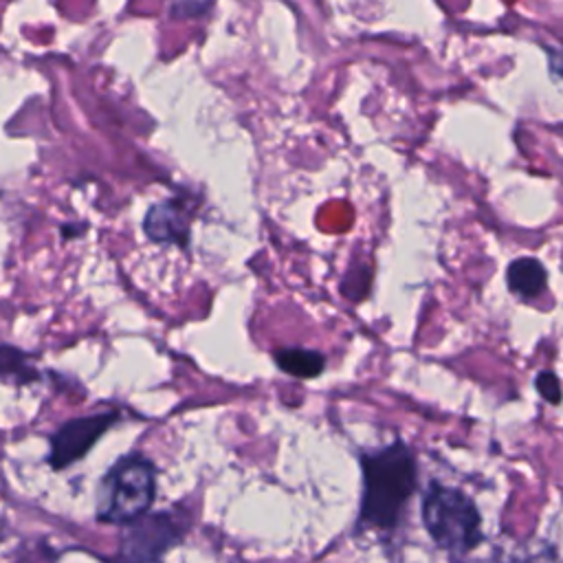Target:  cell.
I'll use <instances>...</instances> for the list:
<instances>
[{
    "instance_id": "obj_1",
    "label": "cell",
    "mask_w": 563,
    "mask_h": 563,
    "mask_svg": "<svg viewBox=\"0 0 563 563\" xmlns=\"http://www.w3.org/2000/svg\"><path fill=\"white\" fill-rule=\"evenodd\" d=\"M358 464L363 473V490L356 530L389 532L398 526L418 484L413 451L402 440H394L387 446L363 451Z\"/></svg>"
},
{
    "instance_id": "obj_2",
    "label": "cell",
    "mask_w": 563,
    "mask_h": 563,
    "mask_svg": "<svg viewBox=\"0 0 563 563\" xmlns=\"http://www.w3.org/2000/svg\"><path fill=\"white\" fill-rule=\"evenodd\" d=\"M422 523L435 545L453 556H464L484 541L475 501L438 479H431L422 495Z\"/></svg>"
},
{
    "instance_id": "obj_3",
    "label": "cell",
    "mask_w": 563,
    "mask_h": 563,
    "mask_svg": "<svg viewBox=\"0 0 563 563\" xmlns=\"http://www.w3.org/2000/svg\"><path fill=\"white\" fill-rule=\"evenodd\" d=\"M156 471L141 455L119 460L103 477L97 495V517L106 523H132L154 501Z\"/></svg>"
},
{
    "instance_id": "obj_4",
    "label": "cell",
    "mask_w": 563,
    "mask_h": 563,
    "mask_svg": "<svg viewBox=\"0 0 563 563\" xmlns=\"http://www.w3.org/2000/svg\"><path fill=\"white\" fill-rule=\"evenodd\" d=\"M180 537L172 515H150L130 523L114 563H152Z\"/></svg>"
},
{
    "instance_id": "obj_5",
    "label": "cell",
    "mask_w": 563,
    "mask_h": 563,
    "mask_svg": "<svg viewBox=\"0 0 563 563\" xmlns=\"http://www.w3.org/2000/svg\"><path fill=\"white\" fill-rule=\"evenodd\" d=\"M117 420V413H97L86 418H75L62 424L51 438L48 460L55 468H64L79 457L97 442V438Z\"/></svg>"
},
{
    "instance_id": "obj_6",
    "label": "cell",
    "mask_w": 563,
    "mask_h": 563,
    "mask_svg": "<svg viewBox=\"0 0 563 563\" xmlns=\"http://www.w3.org/2000/svg\"><path fill=\"white\" fill-rule=\"evenodd\" d=\"M143 229L150 235V240L165 244V242H185L189 224H187L185 211L178 205L163 202V205H154L147 211Z\"/></svg>"
},
{
    "instance_id": "obj_7",
    "label": "cell",
    "mask_w": 563,
    "mask_h": 563,
    "mask_svg": "<svg viewBox=\"0 0 563 563\" xmlns=\"http://www.w3.org/2000/svg\"><path fill=\"white\" fill-rule=\"evenodd\" d=\"M275 363L282 372L295 378H314L323 372L325 358L317 350L306 347H284L275 352Z\"/></svg>"
},
{
    "instance_id": "obj_8",
    "label": "cell",
    "mask_w": 563,
    "mask_h": 563,
    "mask_svg": "<svg viewBox=\"0 0 563 563\" xmlns=\"http://www.w3.org/2000/svg\"><path fill=\"white\" fill-rule=\"evenodd\" d=\"M508 286L515 295L537 297L545 288V268L532 257L515 260L508 266Z\"/></svg>"
},
{
    "instance_id": "obj_9",
    "label": "cell",
    "mask_w": 563,
    "mask_h": 563,
    "mask_svg": "<svg viewBox=\"0 0 563 563\" xmlns=\"http://www.w3.org/2000/svg\"><path fill=\"white\" fill-rule=\"evenodd\" d=\"M0 374L2 376H13L18 383L31 380L35 376L26 356L20 350L7 347V345H0Z\"/></svg>"
},
{
    "instance_id": "obj_10",
    "label": "cell",
    "mask_w": 563,
    "mask_h": 563,
    "mask_svg": "<svg viewBox=\"0 0 563 563\" xmlns=\"http://www.w3.org/2000/svg\"><path fill=\"white\" fill-rule=\"evenodd\" d=\"M534 387L541 394V398L548 400L550 405H559L561 398H563L561 380H559V376L554 372H548V369L539 372L537 378H534Z\"/></svg>"
}]
</instances>
